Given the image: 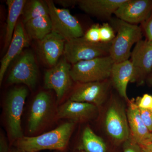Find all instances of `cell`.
<instances>
[{
	"instance_id": "6da1fadb",
	"label": "cell",
	"mask_w": 152,
	"mask_h": 152,
	"mask_svg": "<svg viewBox=\"0 0 152 152\" xmlns=\"http://www.w3.org/2000/svg\"><path fill=\"white\" fill-rule=\"evenodd\" d=\"M75 123H64L50 132L35 137H23L16 141L17 148L27 152H38L42 150L64 151L67 147Z\"/></svg>"
},
{
	"instance_id": "7a4b0ae2",
	"label": "cell",
	"mask_w": 152,
	"mask_h": 152,
	"mask_svg": "<svg viewBox=\"0 0 152 152\" xmlns=\"http://www.w3.org/2000/svg\"><path fill=\"white\" fill-rule=\"evenodd\" d=\"M110 21L117 32L111 42L110 56L115 63L129 60L133 45L142 39V29L137 25L129 23L116 17L111 18Z\"/></svg>"
},
{
	"instance_id": "3957f363",
	"label": "cell",
	"mask_w": 152,
	"mask_h": 152,
	"mask_svg": "<svg viewBox=\"0 0 152 152\" xmlns=\"http://www.w3.org/2000/svg\"><path fill=\"white\" fill-rule=\"evenodd\" d=\"M115 63L110 56L81 61L72 66L71 77L77 83L108 80Z\"/></svg>"
},
{
	"instance_id": "277c9868",
	"label": "cell",
	"mask_w": 152,
	"mask_h": 152,
	"mask_svg": "<svg viewBox=\"0 0 152 152\" xmlns=\"http://www.w3.org/2000/svg\"><path fill=\"white\" fill-rule=\"evenodd\" d=\"M28 89L25 87H16L9 91L5 103V114L9 135L11 140H18L23 137L21 118Z\"/></svg>"
},
{
	"instance_id": "5b68a950",
	"label": "cell",
	"mask_w": 152,
	"mask_h": 152,
	"mask_svg": "<svg viewBox=\"0 0 152 152\" xmlns=\"http://www.w3.org/2000/svg\"><path fill=\"white\" fill-rule=\"evenodd\" d=\"M83 36L66 41L64 56L70 64L110 56L112 42H92Z\"/></svg>"
},
{
	"instance_id": "8992f818",
	"label": "cell",
	"mask_w": 152,
	"mask_h": 152,
	"mask_svg": "<svg viewBox=\"0 0 152 152\" xmlns=\"http://www.w3.org/2000/svg\"><path fill=\"white\" fill-rule=\"evenodd\" d=\"M46 2L52 22V32L59 35L66 41L84 35L81 25L69 10L57 7L53 1Z\"/></svg>"
},
{
	"instance_id": "52a82bcc",
	"label": "cell",
	"mask_w": 152,
	"mask_h": 152,
	"mask_svg": "<svg viewBox=\"0 0 152 152\" xmlns=\"http://www.w3.org/2000/svg\"><path fill=\"white\" fill-rule=\"evenodd\" d=\"M111 103L105 117L106 132L114 141L125 142L130 136L126 111L124 105L116 99H113Z\"/></svg>"
},
{
	"instance_id": "ba28073f",
	"label": "cell",
	"mask_w": 152,
	"mask_h": 152,
	"mask_svg": "<svg viewBox=\"0 0 152 152\" xmlns=\"http://www.w3.org/2000/svg\"><path fill=\"white\" fill-rule=\"evenodd\" d=\"M71 68V64L64 56L45 73V88L54 91L58 101H61L72 86Z\"/></svg>"
},
{
	"instance_id": "9c48e42d",
	"label": "cell",
	"mask_w": 152,
	"mask_h": 152,
	"mask_svg": "<svg viewBox=\"0 0 152 152\" xmlns=\"http://www.w3.org/2000/svg\"><path fill=\"white\" fill-rule=\"evenodd\" d=\"M132 83L142 85L152 72V41L142 39L135 44L131 55Z\"/></svg>"
},
{
	"instance_id": "30bf717a",
	"label": "cell",
	"mask_w": 152,
	"mask_h": 152,
	"mask_svg": "<svg viewBox=\"0 0 152 152\" xmlns=\"http://www.w3.org/2000/svg\"><path fill=\"white\" fill-rule=\"evenodd\" d=\"M112 85L110 79L101 81L77 83L69 99L93 104L98 107L105 101Z\"/></svg>"
},
{
	"instance_id": "8fae6325",
	"label": "cell",
	"mask_w": 152,
	"mask_h": 152,
	"mask_svg": "<svg viewBox=\"0 0 152 152\" xmlns=\"http://www.w3.org/2000/svg\"><path fill=\"white\" fill-rule=\"evenodd\" d=\"M38 69L34 56L27 51L20 57L11 70L7 82L11 84H23L34 88L37 80Z\"/></svg>"
},
{
	"instance_id": "7c38bea8",
	"label": "cell",
	"mask_w": 152,
	"mask_h": 152,
	"mask_svg": "<svg viewBox=\"0 0 152 152\" xmlns=\"http://www.w3.org/2000/svg\"><path fill=\"white\" fill-rule=\"evenodd\" d=\"M53 108L51 96L48 92L42 91L36 95L31 105L28 118L29 132L34 134L42 127L50 116Z\"/></svg>"
},
{
	"instance_id": "4fadbf2b",
	"label": "cell",
	"mask_w": 152,
	"mask_h": 152,
	"mask_svg": "<svg viewBox=\"0 0 152 152\" xmlns=\"http://www.w3.org/2000/svg\"><path fill=\"white\" fill-rule=\"evenodd\" d=\"M152 12V0H126L115 12L118 18L133 25L144 23Z\"/></svg>"
},
{
	"instance_id": "5bb4252c",
	"label": "cell",
	"mask_w": 152,
	"mask_h": 152,
	"mask_svg": "<svg viewBox=\"0 0 152 152\" xmlns=\"http://www.w3.org/2000/svg\"><path fill=\"white\" fill-rule=\"evenodd\" d=\"M98 111L97 106L93 104L69 99L58 107L57 117L59 119L69 120L75 123L94 118Z\"/></svg>"
},
{
	"instance_id": "9a60e30c",
	"label": "cell",
	"mask_w": 152,
	"mask_h": 152,
	"mask_svg": "<svg viewBox=\"0 0 152 152\" xmlns=\"http://www.w3.org/2000/svg\"><path fill=\"white\" fill-rule=\"evenodd\" d=\"M30 40L23 22L18 21L7 51L1 60L0 67L1 85L2 83L5 74L12 61L20 54L25 48L28 46Z\"/></svg>"
},
{
	"instance_id": "2e32d148",
	"label": "cell",
	"mask_w": 152,
	"mask_h": 152,
	"mask_svg": "<svg viewBox=\"0 0 152 152\" xmlns=\"http://www.w3.org/2000/svg\"><path fill=\"white\" fill-rule=\"evenodd\" d=\"M65 43L64 38L53 32L39 41V53L47 64L52 67L56 65L64 54Z\"/></svg>"
},
{
	"instance_id": "e0dca14e",
	"label": "cell",
	"mask_w": 152,
	"mask_h": 152,
	"mask_svg": "<svg viewBox=\"0 0 152 152\" xmlns=\"http://www.w3.org/2000/svg\"><path fill=\"white\" fill-rule=\"evenodd\" d=\"M128 102L126 113L130 136L140 146L151 143V133L142 119L136 100H130Z\"/></svg>"
},
{
	"instance_id": "ac0fdd59",
	"label": "cell",
	"mask_w": 152,
	"mask_h": 152,
	"mask_svg": "<svg viewBox=\"0 0 152 152\" xmlns=\"http://www.w3.org/2000/svg\"><path fill=\"white\" fill-rule=\"evenodd\" d=\"M133 77V66L130 60L114 64L110 78L112 84L120 96L128 102L130 100L127 94V89L129 83H132Z\"/></svg>"
},
{
	"instance_id": "d6986e66",
	"label": "cell",
	"mask_w": 152,
	"mask_h": 152,
	"mask_svg": "<svg viewBox=\"0 0 152 152\" xmlns=\"http://www.w3.org/2000/svg\"><path fill=\"white\" fill-rule=\"evenodd\" d=\"M126 0H80L77 4L87 14L110 19Z\"/></svg>"
},
{
	"instance_id": "ffe728a7",
	"label": "cell",
	"mask_w": 152,
	"mask_h": 152,
	"mask_svg": "<svg viewBox=\"0 0 152 152\" xmlns=\"http://www.w3.org/2000/svg\"><path fill=\"white\" fill-rule=\"evenodd\" d=\"M26 0H7L8 15L7 18L4 49L8 48L20 16L22 15Z\"/></svg>"
},
{
	"instance_id": "44dd1931",
	"label": "cell",
	"mask_w": 152,
	"mask_h": 152,
	"mask_svg": "<svg viewBox=\"0 0 152 152\" xmlns=\"http://www.w3.org/2000/svg\"><path fill=\"white\" fill-rule=\"evenodd\" d=\"M24 25L29 38L38 41L42 39L52 31V22L49 15L33 19Z\"/></svg>"
},
{
	"instance_id": "7402d4cb",
	"label": "cell",
	"mask_w": 152,
	"mask_h": 152,
	"mask_svg": "<svg viewBox=\"0 0 152 152\" xmlns=\"http://www.w3.org/2000/svg\"><path fill=\"white\" fill-rule=\"evenodd\" d=\"M81 146L86 152H107V147L103 139L99 137L89 127L83 132Z\"/></svg>"
},
{
	"instance_id": "603a6c76",
	"label": "cell",
	"mask_w": 152,
	"mask_h": 152,
	"mask_svg": "<svg viewBox=\"0 0 152 152\" xmlns=\"http://www.w3.org/2000/svg\"><path fill=\"white\" fill-rule=\"evenodd\" d=\"M23 23L38 17L49 15L48 8L46 2L39 0L27 1L23 10Z\"/></svg>"
},
{
	"instance_id": "cb8c5ba5",
	"label": "cell",
	"mask_w": 152,
	"mask_h": 152,
	"mask_svg": "<svg viewBox=\"0 0 152 152\" xmlns=\"http://www.w3.org/2000/svg\"><path fill=\"white\" fill-rule=\"evenodd\" d=\"M115 32L113 28L110 23H103L100 27L101 42L105 43L111 42L115 37Z\"/></svg>"
},
{
	"instance_id": "d4e9b609",
	"label": "cell",
	"mask_w": 152,
	"mask_h": 152,
	"mask_svg": "<svg viewBox=\"0 0 152 152\" xmlns=\"http://www.w3.org/2000/svg\"><path fill=\"white\" fill-rule=\"evenodd\" d=\"M100 26L98 24L93 25L87 31L84 35V37L87 40L92 42L97 43L101 42L100 34Z\"/></svg>"
},
{
	"instance_id": "484cf974",
	"label": "cell",
	"mask_w": 152,
	"mask_h": 152,
	"mask_svg": "<svg viewBox=\"0 0 152 152\" xmlns=\"http://www.w3.org/2000/svg\"><path fill=\"white\" fill-rule=\"evenodd\" d=\"M139 108L141 117L144 124L151 133L152 132V111L150 109Z\"/></svg>"
},
{
	"instance_id": "4316f807",
	"label": "cell",
	"mask_w": 152,
	"mask_h": 152,
	"mask_svg": "<svg viewBox=\"0 0 152 152\" xmlns=\"http://www.w3.org/2000/svg\"><path fill=\"white\" fill-rule=\"evenodd\" d=\"M123 152H142L140 146L130 136L127 140L124 142Z\"/></svg>"
},
{
	"instance_id": "83f0119b",
	"label": "cell",
	"mask_w": 152,
	"mask_h": 152,
	"mask_svg": "<svg viewBox=\"0 0 152 152\" xmlns=\"http://www.w3.org/2000/svg\"><path fill=\"white\" fill-rule=\"evenodd\" d=\"M136 102L140 108L150 109L152 105V96L145 94L142 97L137 98Z\"/></svg>"
},
{
	"instance_id": "f1b7e54d",
	"label": "cell",
	"mask_w": 152,
	"mask_h": 152,
	"mask_svg": "<svg viewBox=\"0 0 152 152\" xmlns=\"http://www.w3.org/2000/svg\"><path fill=\"white\" fill-rule=\"evenodd\" d=\"M141 28L147 39L152 41V12L148 18L142 24Z\"/></svg>"
},
{
	"instance_id": "f546056e",
	"label": "cell",
	"mask_w": 152,
	"mask_h": 152,
	"mask_svg": "<svg viewBox=\"0 0 152 152\" xmlns=\"http://www.w3.org/2000/svg\"><path fill=\"white\" fill-rule=\"evenodd\" d=\"M10 150L5 136L1 131L0 134V152H9Z\"/></svg>"
},
{
	"instance_id": "4dcf8cb0",
	"label": "cell",
	"mask_w": 152,
	"mask_h": 152,
	"mask_svg": "<svg viewBox=\"0 0 152 152\" xmlns=\"http://www.w3.org/2000/svg\"><path fill=\"white\" fill-rule=\"evenodd\" d=\"M57 4L62 6L64 7H69L75 5L76 4H77L78 1H73V0H58L56 1Z\"/></svg>"
},
{
	"instance_id": "1f68e13d",
	"label": "cell",
	"mask_w": 152,
	"mask_h": 152,
	"mask_svg": "<svg viewBox=\"0 0 152 152\" xmlns=\"http://www.w3.org/2000/svg\"><path fill=\"white\" fill-rule=\"evenodd\" d=\"M140 146L142 152H152V143Z\"/></svg>"
},
{
	"instance_id": "d6a6232c",
	"label": "cell",
	"mask_w": 152,
	"mask_h": 152,
	"mask_svg": "<svg viewBox=\"0 0 152 152\" xmlns=\"http://www.w3.org/2000/svg\"><path fill=\"white\" fill-rule=\"evenodd\" d=\"M146 82L149 86H152V72L148 77L146 80Z\"/></svg>"
},
{
	"instance_id": "836d02e7",
	"label": "cell",
	"mask_w": 152,
	"mask_h": 152,
	"mask_svg": "<svg viewBox=\"0 0 152 152\" xmlns=\"http://www.w3.org/2000/svg\"><path fill=\"white\" fill-rule=\"evenodd\" d=\"M27 152L23 150L19 149L18 148H16L13 149L12 150H10V152Z\"/></svg>"
},
{
	"instance_id": "e575fe53",
	"label": "cell",
	"mask_w": 152,
	"mask_h": 152,
	"mask_svg": "<svg viewBox=\"0 0 152 152\" xmlns=\"http://www.w3.org/2000/svg\"><path fill=\"white\" fill-rule=\"evenodd\" d=\"M151 143H152V132L151 133Z\"/></svg>"
},
{
	"instance_id": "d590c367",
	"label": "cell",
	"mask_w": 152,
	"mask_h": 152,
	"mask_svg": "<svg viewBox=\"0 0 152 152\" xmlns=\"http://www.w3.org/2000/svg\"><path fill=\"white\" fill-rule=\"evenodd\" d=\"M77 152H86L84 151H80Z\"/></svg>"
},
{
	"instance_id": "8d00e7d4",
	"label": "cell",
	"mask_w": 152,
	"mask_h": 152,
	"mask_svg": "<svg viewBox=\"0 0 152 152\" xmlns=\"http://www.w3.org/2000/svg\"><path fill=\"white\" fill-rule=\"evenodd\" d=\"M150 110H151L152 111V105L151 106V109H150Z\"/></svg>"
},
{
	"instance_id": "74e56055",
	"label": "cell",
	"mask_w": 152,
	"mask_h": 152,
	"mask_svg": "<svg viewBox=\"0 0 152 152\" xmlns=\"http://www.w3.org/2000/svg\"><path fill=\"white\" fill-rule=\"evenodd\" d=\"M56 152H64V151H57Z\"/></svg>"
}]
</instances>
